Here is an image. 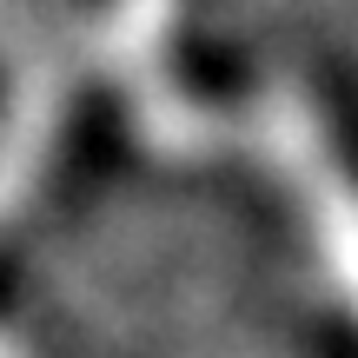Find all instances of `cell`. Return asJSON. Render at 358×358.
Returning <instances> with one entry per match:
<instances>
[{
	"mask_svg": "<svg viewBox=\"0 0 358 358\" xmlns=\"http://www.w3.org/2000/svg\"><path fill=\"white\" fill-rule=\"evenodd\" d=\"M179 0H120L113 7V73L133 100L140 133L159 153H206L219 127L166 80V27Z\"/></svg>",
	"mask_w": 358,
	"mask_h": 358,
	"instance_id": "7a4b0ae2",
	"label": "cell"
},
{
	"mask_svg": "<svg viewBox=\"0 0 358 358\" xmlns=\"http://www.w3.org/2000/svg\"><path fill=\"white\" fill-rule=\"evenodd\" d=\"M259 146L279 166V179L299 192V213H306L312 239H319L325 272L338 279L345 306L358 312V179L325 146V127L306 106V93H292V87L266 93V106H259Z\"/></svg>",
	"mask_w": 358,
	"mask_h": 358,
	"instance_id": "6da1fadb",
	"label": "cell"
}]
</instances>
